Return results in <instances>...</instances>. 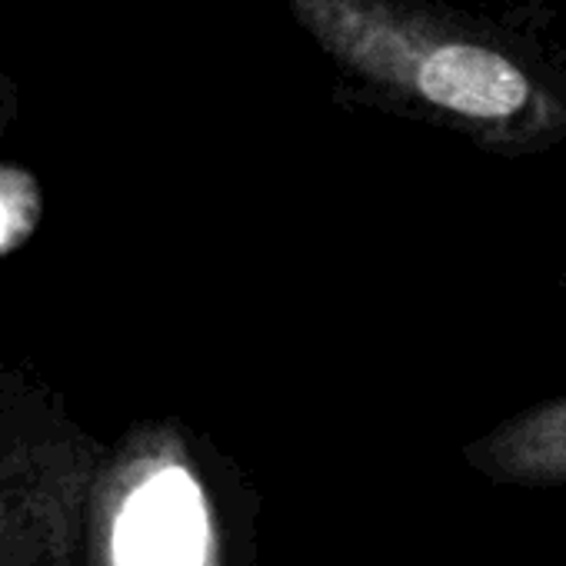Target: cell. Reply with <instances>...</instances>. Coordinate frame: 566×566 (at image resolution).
Returning <instances> with one entry per match:
<instances>
[{
	"instance_id": "cell-4",
	"label": "cell",
	"mask_w": 566,
	"mask_h": 566,
	"mask_svg": "<svg viewBox=\"0 0 566 566\" xmlns=\"http://www.w3.org/2000/svg\"><path fill=\"white\" fill-rule=\"evenodd\" d=\"M41 220L38 180L24 170L0 167V253L18 250Z\"/></svg>"
},
{
	"instance_id": "cell-2",
	"label": "cell",
	"mask_w": 566,
	"mask_h": 566,
	"mask_svg": "<svg viewBox=\"0 0 566 566\" xmlns=\"http://www.w3.org/2000/svg\"><path fill=\"white\" fill-rule=\"evenodd\" d=\"M413 84L427 104L483 127L516 120L533 97L526 74L480 44L437 48L420 61Z\"/></svg>"
},
{
	"instance_id": "cell-3",
	"label": "cell",
	"mask_w": 566,
	"mask_h": 566,
	"mask_svg": "<svg viewBox=\"0 0 566 566\" xmlns=\"http://www.w3.org/2000/svg\"><path fill=\"white\" fill-rule=\"evenodd\" d=\"M473 470L510 486H566V397L526 407L467 447Z\"/></svg>"
},
{
	"instance_id": "cell-1",
	"label": "cell",
	"mask_w": 566,
	"mask_h": 566,
	"mask_svg": "<svg viewBox=\"0 0 566 566\" xmlns=\"http://www.w3.org/2000/svg\"><path fill=\"white\" fill-rule=\"evenodd\" d=\"M213 526L197 476L167 460L134 483L111 523V566H210Z\"/></svg>"
}]
</instances>
